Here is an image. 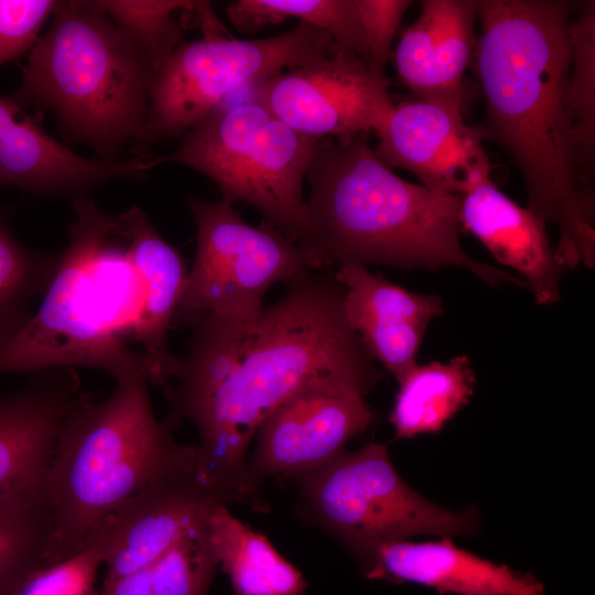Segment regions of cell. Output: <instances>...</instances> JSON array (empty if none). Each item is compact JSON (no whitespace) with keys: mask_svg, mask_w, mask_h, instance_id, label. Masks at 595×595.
Wrapping results in <instances>:
<instances>
[{"mask_svg":"<svg viewBox=\"0 0 595 595\" xmlns=\"http://www.w3.org/2000/svg\"><path fill=\"white\" fill-rule=\"evenodd\" d=\"M399 383L390 422L397 439L440 431L474 393L475 375L466 355L414 367Z\"/></svg>","mask_w":595,"mask_h":595,"instance_id":"7402d4cb","label":"cell"},{"mask_svg":"<svg viewBox=\"0 0 595 595\" xmlns=\"http://www.w3.org/2000/svg\"><path fill=\"white\" fill-rule=\"evenodd\" d=\"M336 53L326 32L304 22L264 39L204 34L182 42L153 76L145 122L131 143L133 156L183 137L236 90Z\"/></svg>","mask_w":595,"mask_h":595,"instance_id":"9c48e42d","label":"cell"},{"mask_svg":"<svg viewBox=\"0 0 595 595\" xmlns=\"http://www.w3.org/2000/svg\"><path fill=\"white\" fill-rule=\"evenodd\" d=\"M24 109L9 96H0V141L11 126L24 115Z\"/></svg>","mask_w":595,"mask_h":595,"instance_id":"836d02e7","label":"cell"},{"mask_svg":"<svg viewBox=\"0 0 595 595\" xmlns=\"http://www.w3.org/2000/svg\"><path fill=\"white\" fill-rule=\"evenodd\" d=\"M217 565L204 518L164 555L96 595H208Z\"/></svg>","mask_w":595,"mask_h":595,"instance_id":"cb8c5ba5","label":"cell"},{"mask_svg":"<svg viewBox=\"0 0 595 595\" xmlns=\"http://www.w3.org/2000/svg\"><path fill=\"white\" fill-rule=\"evenodd\" d=\"M153 76L145 55L109 17L83 0L57 1L10 95L23 109L52 110L67 138L119 161L144 126Z\"/></svg>","mask_w":595,"mask_h":595,"instance_id":"8992f818","label":"cell"},{"mask_svg":"<svg viewBox=\"0 0 595 595\" xmlns=\"http://www.w3.org/2000/svg\"><path fill=\"white\" fill-rule=\"evenodd\" d=\"M196 252L172 327L201 316L241 321L261 311L267 291L306 271L323 269L321 256L262 223L245 221L234 205L190 195Z\"/></svg>","mask_w":595,"mask_h":595,"instance_id":"30bf717a","label":"cell"},{"mask_svg":"<svg viewBox=\"0 0 595 595\" xmlns=\"http://www.w3.org/2000/svg\"><path fill=\"white\" fill-rule=\"evenodd\" d=\"M71 204L67 246L40 306L0 349V374L89 367L116 380L143 374L149 381L144 356L127 340L142 310L143 286L127 248L110 245L115 215L88 194Z\"/></svg>","mask_w":595,"mask_h":595,"instance_id":"277c9868","label":"cell"},{"mask_svg":"<svg viewBox=\"0 0 595 595\" xmlns=\"http://www.w3.org/2000/svg\"><path fill=\"white\" fill-rule=\"evenodd\" d=\"M115 236L128 242V257L143 286V305L132 339L141 346L152 386L165 388L177 356L167 347V334L182 299L188 266L138 206L115 215Z\"/></svg>","mask_w":595,"mask_h":595,"instance_id":"e0dca14e","label":"cell"},{"mask_svg":"<svg viewBox=\"0 0 595 595\" xmlns=\"http://www.w3.org/2000/svg\"><path fill=\"white\" fill-rule=\"evenodd\" d=\"M43 112L21 116L0 141V186L71 199L112 180H145L147 155L106 161L78 155L48 136Z\"/></svg>","mask_w":595,"mask_h":595,"instance_id":"d6986e66","label":"cell"},{"mask_svg":"<svg viewBox=\"0 0 595 595\" xmlns=\"http://www.w3.org/2000/svg\"><path fill=\"white\" fill-rule=\"evenodd\" d=\"M285 286L250 318L191 322L186 350L163 388V422L171 430L188 422L198 434L201 482L220 502L258 511L269 507L250 479L247 452L262 422L317 377H339L364 396L381 377L347 322L334 273L310 270Z\"/></svg>","mask_w":595,"mask_h":595,"instance_id":"6da1fadb","label":"cell"},{"mask_svg":"<svg viewBox=\"0 0 595 595\" xmlns=\"http://www.w3.org/2000/svg\"><path fill=\"white\" fill-rule=\"evenodd\" d=\"M572 2L480 0L477 74L485 118L475 127L515 162L528 207L559 228L569 269L595 264V199L582 185L566 106Z\"/></svg>","mask_w":595,"mask_h":595,"instance_id":"7a4b0ae2","label":"cell"},{"mask_svg":"<svg viewBox=\"0 0 595 595\" xmlns=\"http://www.w3.org/2000/svg\"><path fill=\"white\" fill-rule=\"evenodd\" d=\"M344 288L345 315L371 357L400 382L414 367L431 321L444 311L434 294L411 292L356 263L334 272Z\"/></svg>","mask_w":595,"mask_h":595,"instance_id":"2e32d148","label":"cell"},{"mask_svg":"<svg viewBox=\"0 0 595 595\" xmlns=\"http://www.w3.org/2000/svg\"><path fill=\"white\" fill-rule=\"evenodd\" d=\"M56 0H0V66L31 51Z\"/></svg>","mask_w":595,"mask_h":595,"instance_id":"1f68e13d","label":"cell"},{"mask_svg":"<svg viewBox=\"0 0 595 595\" xmlns=\"http://www.w3.org/2000/svg\"><path fill=\"white\" fill-rule=\"evenodd\" d=\"M51 536L46 488L0 498V595L26 571L44 564Z\"/></svg>","mask_w":595,"mask_h":595,"instance_id":"4316f807","label":"cell"},{"mask_svg":"<svg viewBox=\"0 0 595 595\" xmlns=\"http://www.w3.org/2000/svg\"><path fill=\"white\" fill-rule=\"evenodd\" d=\"M102 12L139 47L155 74L183 42L182 31L173 19L175 11L195 8L192 0H85Z\"/></svg>","mask_w":595,"mask_h":595,"instance_id":"f1b7e54d","label":"cell"},{"mask_svg":"<svg viewBox=\"0 0 595 595\" xmlns=\"http://www.w3.org/2000/svg\"><path fill=\"white\" fill-rule=\"evenodd\" d=\"M461 220L501 264L516 270L539 305L560 298L566 270L552 246L547 223L521 207L485 176L462 196Z\"/></svg>","mask_w":595,"mask_h":595,"instance_id":"ac0fdd59","label":"cell"},{"mask_svg":"<svg viewBox=\"0 0 595 595\" xmlns=\"http://www.w3.org/2000/svg\"><path fill=\"white\" fill-rule=\"evenodd\" d=\"M401 83L419 99L436 100L434 32L429 7L403 32L394 53Z\"/></svg>","mask_w":595,"mask_h":595,"instance_id":"4dcf8cb0","label":"cell"},{"mask_svg":"<svg viewBox=\"0 0 595 595\" xmlns=\"http://www.w3.org/2000/svg\"><path fill=\"white\" fill-rule=\"evenodd\" d=\"M208 541L217 564L229 576L236 595H304L306 582L261 533L234 517L221 502L205 516Z\"/></svg>","mask_w":595,"mask_h":595,"instance_id":"44dd1931","label":"cell"},{"mask_svg":"<svg viewBox=\"0 0 595 595\" xmlns=\"http://www.w3.org/2000/svg\"><path fill=\"white\" fill-rule=\"evenodd\" d=\"M570 20V73L566 106L582 185L591 188L595 167V1H582Z\"/></svg>","mask_w":595,"mask_h":595,"instance_id":"484cf974","label":"cell"},{"mask_svg":"<svg viewBox=\"0 0 595 595\" xmlns=\"http://www.w3.org/2000/svg\"><path fill=\"white\" fill-rule=\"evenodd\" d=\"M104 554L84 542L71 556L37 565L22 574L3 595H96L94 585Z\"/></svg>","mask_w":595,"mask_h":595,"instance_id":"f546056e","label":"cell"},{"mask_svg":"<svg viewBox=\"0 0 595 595\" xmlns=\"http://www.w3.org/2000/svg\"><path fill=\"white\" fill-rule=\"evenodd\" d=\"M294 480L300 518L335 538L360 569L388 543L420 534L472 536L479 528L475 508L448 510L414 491L385 444L345 451Z\"/></svg>","mask_w":595,"mask_h":595,"instance_id":"ba28073f","label":"cell"},{"mask_svg":"<svg viewBox=\"0 0 595 595\" xmlns=\"http://www.w3.org/2000/svg\"><path fill=\"white\" fill-rule=\"evenodd\" d=\"M369 580L413 583L452 595H543L530 574L496 564L456 547L450 538L408 540L381 547L360 569Z\"/></svg>","mask_w":595,"mask_h":595,"instance_id":"ffe728a7","label":"cell"},{"mask_svg":"<svg viewBox=\"0 0 595 595\" xmlns=\"http://www.w3.org/2000/svg\"><path fill=\"white\" fill-rule=\"evenodd\" d=\"M309 213L324 267H459L498 285L521 279L470 257L461 245L462 197L408 182L376 156L365 134L322 138L307 169Z\"/></svg>","mask_w":595,"mask_h":595,"instance_id":"3957f363","label":"cell"},{"mask_svg":"<svg viewBox=\"0 0 595 595\" xmlns=\"http://www.w3.org/2000/svg\"><path fill=\"white\" fill-rule=\"evenodd\" d=\"M434 32L436 100L462 104V80L477 46V1L425 0Z\"/></svg>","mask_w":595,"mask_h":595,"instance_id":"83f0119b","label":"cell"},{"mask_svg":"<svg viewBox=\"0 0 595 595\" xmlns=\"http://www.w3.org/2000/svg\"><path fill=\"white\" fill-rule=\"evenodd\" d=\"M61 253L31 250L13 234L9 210L0 206V349L29 322L33 303L45 293Z\"/></svg>","mask_w":595,"mask_h":595,"instance_id":"d4e9b609","label":"cell"},{"mask_svg":"<svg viewBox=\"0 0 595 595\" xmlns=\"http://www.w3.org/2000/svg\"><path fill=\"white\" fill-rule=\"evenodd\" d=\"M374 149L388 169L413 173L422 185L462 196L490 175L483 139L464 122L462 109L439 100L394 106Z\"/></svg>","mask_w":595,"mask_h":595,"instance_id":"4fadbf2b","label":"cell"},{"mask_svg":"<svg viewBox=\"0 0 595 595\" xmlns=\"http://www.w3.org/2000/svg\"><path fill=\"white\" fill-rule=\"evenodd\" d=\"M365 396L348 381L325 375L295 391L260 425L248 470L261 489L268 477L310 473L344 453L374 421Z\"/></svg>","mask_w":595,"mask_h":595,"instance_id":"8fae6325","label":"cell"},{"mask_svg":"<svg viewBox=\"0 0 595 595\" xmlns=\"http://www.w3.org/2000/svg\"><path fill=\"white\" fill-rule=\"evenodd\" d=\"M227 15L241 32L298 19L326 32L342 57L366 63L367 46L355 0H238Z\"/></svg>","mask_w":595,"mask_h":595,"instance_id":"603a6c76","label":"cell"},{"mask_svg":"<svg viewBox=\"0 0 595 595\" xmlns=\"http://www.w3.org/2000/svg\"><path fill=\"white\" fill-rule=\"evenodd\" d=\"M367 46L366 64L378 75H385L391 43L397 28L412 1L355 0Z\"/></svg>","mask_w":595,"mask_h":595,"instance_id":"d6a6232c","label":"cell"},{"mask_svg":"<svg viewBox=\"0 0 595 595\" xmlns=\"http://www.w3.org/2000/svg\"><path fill=\"white\" fill-rule=\"evenodd\" d=\"M149 381L116 380L102 401L78 393L58 434L46 477L52 536L44 565L74 554L128 498L172 475L196 469L195 444L177 443L152 408Z\"/></svg>","mask_w":595,"mask_h":595,"instance_id":"5b68a950","label":"cell"},{"mask_svg":"<svg viewBox=\"0 0 595 595\" xmlns=\"http://www.w3.org/2000/svg\"><path fill=\"white\" fill-rule=\"evenodd\" d=\"M31 376L22 388L0 396V498L46 488L62 424L79 393L75 368Z\"/></svg>","mask_w":595,"mask_h":595,"instance_id":"9a60e30c","label":"cell"},{"mask_svg":"<svg viewBox=\"0 0 595 595\" xmlns=\"http://www.w3.org/2000/svg\"><path fill=\"white\" fill-rule=\"evenodd\" d=\"M252 90L251 100L292 129L321 139L377 134L394 107L385 75L339 55L273 74Z\"/></svg>","mask_w":595,"mask_h":595,"instance_id":"7c38bea8","label":"cell"},{"mask_svg":"<svg viewBox=\"0 0 595 595\" xmlns=\"http://www.w3.org/2000/svg\"><path fill=\"white\" fill-rule=\"evenodd\" d=\"M320 140L292 129L266 106L250 100L218 106L172 152L147 154V164L151 170L176 163L202 173L217 185L220 199L252 206L262 223L321 256L303 195Z\"/></svg>","mask_w":595,"mask_h":595,"instance_id":"52a82bcc","label":"cell"},{"mask_svg":"<svg viewBox=\"0 0 595 595\" xmlns=\"http://www.w3.org/2000/svg\"><path fill=\"white\" fill-rule=\"evenodd\" d=\"M214 502L220 501L201 482L196 469L166 477L128 498L84 541L104 554V583L164 555L205 518Z\"/></svg>","mask_w":595,"mask_h":595,"instance_id":"5bb4252c","label":"cell"}]
</instances>
